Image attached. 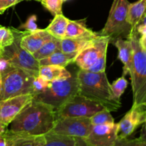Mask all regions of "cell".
<instances>
[{
	"mask_svg": "<svg viewBox=\"0 0 146 146\" xmlns=\"http://www.w3.org/2000/svg\"><path fill=\"white\" fill-rule=\"evenodd\" d=\"M56 120L51 106L32 100L10 123V131L32 135H44L53 129Z\"/></svg>",
	"mask_w": 146,
	"mask_h": 146,
	"instance_id": "6da1fadb",
	"label": "cell"
},
{
	"mask_svg": "<svg viewBox=\"0 0 146 146\" xmlns=\"http://www.w3.org/2000/svg\"><path fill=\"white\" fill-rule=\"evenodd\" d=\"M76 75L78 94L101 104L111 112L118 111L121 108V103L114 96L105 71L94 73L79 69Z\"/></svg>",
	"mask_w": 146,
	"mask_h": 146,
	"instance_id": "7a4b0ae2",
	"label": "cell"
},
{
	"mask_svg": "<svg viewBox=\"0 0 146 146\" xmlns=\"http://www.w3.org/2000/svg\"><path fill=\"white\" fill-rule=\"evenodd\" d=\"M139 36L136 30H132L128 37L133 47L132 67L129 75L133 91V106H146V53L140 46Z\"/></svg>",
	"mask_w": 146,
	"mask_h": 146,
	"instance_id": "3957f363",
	"label": "cell"
},
{
	"mask_svg": "<svg viewBox=\"0 0 146 146\" xmlns=\"http://www.w3.org/2000/svg\"><path fill=\"white\" fill-rule=\"evenodd\" d=\"M78 93V82L76 74L69 78L51 81L48 88L44 92L34 96L33 100L48 104L57 111Z\"/></svg>",
	"mask_w": 146,
	"mask_h": 146,
	"instance_id": "277c9868",
	"label": "cell"
},
{
	"mask_svg": "<svg viewBox=\"0 0 146 146\" xmlns=\"http://www.w3.org/2000/svg\"><path fill=\"white\" fill-rule=\"evenodd\" d=\"M130 4L128 0H113L106 23L98 35L108 36L110 43L120 38H128L132 31L128 21Z\"/></svg>",
	"mask_w": 146,
	"mask_h": 146,
	"instance_id": "5b68a950",
	"label": "cell"
},
{
	"mask_svg": "<svg viewBox=\"0 0 146 146\" xmlns=\"http://www.w3.org/2000/svg\"><path fill=\"white\" fill-rule=\"evenodd\" d=\"M1 78L0 101L19 96L33 94V82L35 76L27 71L10 66L1 72Z\"/></svg>",
	"mask_w": 146,
	"mask_h": 146,
	"instance_id": "8992f818",
	"label": "cell"
},
{
	"mask_svg": "<svg viewBox=\"0 0 146 146\" xmlns=\"http://www.w3.org/2000/svg\"><path fill=\"white\" fill-rule=\"evenodd\" d=\"M14 34V42L4 47L0 56L5 58L11 66L21 68L35 77L38 76L40 65L31 54L21 46V38L26 31H21L13 28Z\"/></svg>",
	"mask_w": 146,
	"mask_h": 146,
	"instance_id": "52a82bcc",
	"label": "cell"
},
{
	"mask_svg": "<svg viewBox=\"0 0 146 146\" xmlns=\"http://www.w3.org/2000/svg\"><path fill=\"white\" fill-rule=\"evenodd\" d=\"M106 108L104 106L84 96L76 94L56 111V118L60 117L89 118Z\"/></svg>",
	"mask_w": 146,
	"mask_h": 146,
	"instance_id": "ba28073f",
	"label": "cell"
},
{
	"mask_svg": "<svg viewBox=\"0 0 146 146\" xmlns=\"http://www.w3.org/2000/svg\"><path fill=\"white\" fill-rule=\"evenodd\" d=\"M92 128L89 118L60 117L56 118L51 132L73 138H86Z\"/></svg>",
	"mask_w": 146,
	"mask_h": 146,
	"instance_id": "9c48e42d",
	"label": "cell"
},
{
	"mask_svg": "<svg viewBox=\"0 0 146 146\" xmlns=\"http://www.w3.org/2000/svg\"><path fill=\"white\" fill-rule=\"evenodd\" d=\"M109 43L110 39L108 36L98 35L88 46L78 53L74 63L79 69L88 70L101 56L107 54Z\"/></svg>",
	"mask_w": 146,
	"mask_h": 146,
	"instance_id": "30bf717a",
	"label": "cell"
},
{
	"mask_svg": "<svg viewBox=\"0 0 146 146\" xmlns=\"http://www.w3.org/2000/svg\"><path fill=\"white\" fill-rule=\"evenodd\" d=\"M146 118V106H132L123 118L117 123V139L128 138L142 125Z\"/></svg>",
	"mask_w": 146,
	"mask_h": 146,
	"instance_id": "8fae6325",
	"label": "cell"
},
{
	"mask_svg": "<svg viewBox=\"0 0 146 146\" xmlns=\"http://www.w3.org/2000/svg\"><path fill=\"white\" fill-rule=\"evenodd\" d=\"M33 97V94H27L0 101V124L7 128L21 110L32 101Z\"/></svg>",
	"mask_w": 146,
	"mask_h": 146,
	"instance_id": "7c38bea8",
	"label": "cell"
},
{
	"mask_svg": "<svg viewBox=\"0 0 146 146\" xmlns=\"http://www.w3.org/2000/svg\"><path fill=\"white\" fill-rule=\"evenodd\" d=\"M85 139L92 146H113L117 140V123L93 125Z\"/></svg>",
	"mask_w": 146,
	"mask_h": 146,
	"instance_id": "4fadbf2b",
	"label": "cell"
},
{
	"mask_svg": "<svg viewBox=\"0 0 146 146\" xmlns=\"http://www.w3.org/2000/svg\"><path fill=\"white\" fill-rule=\"evenodd\" d=\"M54 37L48 34L46 29H39L31 32L26 31L21 38V46L24 49L33 54L38 51L46 42L52 39Z\"/></svg>",
	"mask_w": 146,
	"mask_h": 146,
	"instance_id": "5bb4252c",
	"label": "cell"
},
{
	"mask_svg": "<svg viewBox=\"0 0 146 146\" xmlns=\"http://www.w3.org/2000/svg\"><path fill=\"white\" fill-rule=\"evenodd\" d=\"M6 146H44V135H32L16 133L7 129L4 134Z\"/></svg>",
	"mask_w": 146,
	"mask_h": 146,
	"instance_id": "9a60e30c",
	"label": "cell"
},
{
	"mask_svg": "<svg viewBox=\"0 0 146 146\" xmlns=\"http://www.w3.org/2000/svg\"><path fill=\"white\" fill-rule=\"evenodd\" d=\"M113 44L118 48V58L123 64V76L129 75L132 67L133 61V47L129 38H120L115 40Z\"/></svg>",
	"mask_w": 146,
	"mask_h": 146,
	"instance_id": "2e32d148",
	"label": "cell"
},
{
	"mask_svg": "<svg viewBox=\"0 0 146 146\" xmlns=\"http://www.w3.org/2000/svg\"><path fill=\"white\" fill-rule=\"evenodd\" d=\"M90 29L87 28L85 21H68L66 27L65 38H78V39H94L98 36Z\"/></svg>",
	"mask_w": 146,
	"mask_h": 146,
	"instance_id": "e0dca14e",
	"label": "cell"
},
{
	"mask_svg": "<svg viewBox=\"0 0 146 146\" xmlns=\"http://www.w3.org/2000/svg\"><path fill=\"white\" fill-rule=\"evenodd\" d=\"M71 75L72 74L65 67L54 65L41 66L38 72V76L48 82L69 78Z\"/></svg>",
	"mask_w": 146,
	"mask_h": 146,
	"instance_id": "ac0fdd59",
	"label": "cell"
},
{
	"mask_svg": "<svg viewBox=\"0 0 146 146\" xmlns=\"http://www.w3.org/2000/svg\"><path fill=\"white\" fill-rule=\"evenodd\" d=\"M77 55L78 54H67L61 50H58L47 58L40 60L38 63L40 66L44 65H54L65 67L70 64L74 63Z\"/></svg>",
	"mask_w": 146,
	"mask_h": 146,
	"instance_id": "d6986e66",
	"label": "cell"
},
{
	"mask_svg": "<svg viewBox=\"0 0 146 146\" xmlns=\"http://www.w3.org/2000/svg\"><path fill=\"white\" fill-rule=\"evenodd\" d=\"M69 19L64 17V14H57L54 16V19L49 25L45 29L46 31L51 34L54 38L63 39L65 38L66 27Z\"/></svg>",
	"mask_w": 146,
	"mask_h": 146,
	"instance_id": "ffe728a7",
	"label": "cell"
},
{
	"mask_svg": "<svg viewBox=\"0 0 146 146\" xmlns=\"http://www.w3.org/2000/svg\"><path fill=\"white\" fill-rule=\"evenodd\" d=\"M93 39L64 38L60 40V50L67 54H76L88 46Z\"/></svg>",
	"mask_w": 146,
	"mask_h": 146,
	"instance_id": "44dd1931",
	"label": "cell"
},
{
	"mask_svg": "<svg viewBox=\"0 0 146 146\" xmlns=\"http://www.w3.org/2000/svg\"><path fill=\"white\" fill-rule=\"evenodd\" d=\"M146 9V0H138L130 4L128 8V21L132 30H135Z\"/></svg>",
	"mask_w": 146,
	"mask_h": 146,
	"instance_id": "7402d4cb",
	"label": "cell"
},
{
	"mask_svg": "<svg viewBox=\"0 0 146 146\" xmlns=\"http://www.w3.org/2000/svg\"><path fill=\"white\" fill-rule=\"evenodd\" d=\"M45 143L44 146H74L76 143L75 138L59 135L52 132H48L44 135Z\"/></svg>",
	"mask_w": 146,
	"mask_h": 146,
	"instance_id": "603a6c76",
	"label": "cell"
},
{
	"mask_svg": "<svg viewBox=\"0 0 146 146\" xmlns=\"http://www.w3.org/2000/svg\"><path fill=\"white\" fill-rule=\"evenodd\" d=\"M60 50V39L53 38L46 42L39 49L32 54L33 56L39 61L44 58H47L55 51Z\"/></svg>",
	"mask_w": 146,
	"mask_h": 146,
	"instance_id": "cb8c5ba5",
	"label": "cell"
},
{
	"mask_svg": "<svg viewBox=\"0 0 146 146\" xmlns=\"http://www.w3.org/2000/svg\"><path fill=\"white\" fill-rule=\"evenodd\" d=\"M91 123L93 125H106V124L113 123L114 118L111 114V111L106 108L101 110V111L96 113L91 118Z\"/></svg>",
	"mask_w": 146,
	"mask_h": 146,
	"instance_id": "d4e9b609",
	"label": "cell"
},
{
	"mask_svg": "<svg viewBox=\"0 0 146 146\" xmlns=\"http://www.w3.org/2000/svg\"><path fill=\"white\" fill-rule=\"evenodd\" d=\"M14 40L12 27H5L0 25V47L4 48L11 45Z\"/></svg>",
	"mask_w": 146,
	"mask_h": 146,
	"instance_id": "484cf974",
	"label": "cell"
},
{
	"mask_svg": "<svg viewBox=\"0 0 146 146\" xmlns=\"http://www.w3.org/2000/svg\"><path fill=\"white\" fill-rule=\"evenodd\" d=\"M128 84V81L125 79V76H123L121 78H118L112 84H111V90H112L113 94L116 99L120 100L121 96L126 89Z\"/></svg>",
	"mask_w": 146,
	"mask_h": 146,
	"instance_id": "4316f807",
	"label": "cell"
},
{
	"mask_svg": "<svg viewBox=\"0 0 146 146\" xmlns=\"http://www.w3.org/2000/svg\"><path fill=\"white\" fill-rule=\"evenodd\" d=\"M40 2L52 15L62 14L63 0H41Z\"/></svg>",
	"mask_w": 146,
	"mask_h": 146,
	"instance_id": "83f0119b",
	"label": "cell"
},
{
	"mask_svg": "<svg viewBox=\"0 0 146 146\" xmlns=\"http://www.w3.org/2000/svg\"><path fill=\"white\" fill-rule=\"evenodd\" d=\"M48 83L49 82L45 81L40 76L35 77L33 82V96L44 92L48 88Z\"/></svg>",
	"mask_w": 146,
	"mask_h": 146,
	"instance_id": "f1b7e54d",
	"label": "cell"
},
{
	"mask_svg": "<svg viewBox=\"0 0 146 146\" xmlns=\"http://www.w3.org/2000/svg\"><path fill=\"white\" fill-rule=\"evenodd\" d=\"M113 146H146V141L138 138L128 139V138L117 139Z\"/></svg>",
	"mask_w": 146,
	"mask_h": 146,
	"instance_id": "f546056e",
	"label": "cell"
},
{
	"mask_svg": "<svg viewBox=\"0 0 146 146\" xmlns=\"http://www.w3.org/2000/svg\"><path fill=\"white\" fill-rule=\"evenodd\" d=\"M106 54L101 56L96 61V62L86 71L94 73L104 72L106 70Z\"/></svg>",
	"mask_w": 146,
	"mask_h": 146,
	"instance_id": "4dcf8cb0",
	"label": "cell"
},
{
	"mask_svg": "<svg viewBox=\"0 0 146 146\" xmlns=\"http://www.w3.org/2000/svg\"><path fill=\"white\" fill-rule=\"evenodd\" d=\"M36 20L37 17L36 15H31L28 18L24 24H21L20 26V28L24 29L26 31H29V32H31V31H36L38 29V27L36 24Z\"/></svg>",
	"mask_w": 146,
	"mask_h": 146,
	"instance_id": "1f68e13d",
	"label": "cell"
},
{
	"mask_svg": "<svg viewBox=\"0 0 146 146\" xmlns=\"http://www.w3.org/2000/svg\"><path fill=\"white\" fill-rule=\"evenodd\" d=\"M23 1L26 0H0V14H3L9 7H14Z\"/></svg>",
	"mask_w": 146,
	"mask_h": 146,
	"instance_id": "d6a6232c",
	"label": "cell"
},
{
	"mask_svg": "<svg viewBox=\"0 0 146 146\" xmlns=\"http://www.w3.org/2000/svg\"><path fill=\"white\" fill-rule=\"evenodd\" d=\"M138 42H139V45L143 51L146 53V34L139 36Z\"/></svg>",
	"mask_w": 146,
	"mask_h": 146,
	"instance_id": "836d02e7",
	"label": "cell"
},
{
	"mask_svg": "<svg viewBox=\"0 0 146 146\" xmlns=\"http://www.w3.org/2000/svg\"><path fill=\"white\" fill-rule=\"evenodd\" d=\"M76 143L74 146H92L85 138H75Z\"/></svg>",
	"mask_w": 146,
	"mask_h": 146,
	"instance_id": "e575fe53",
	"label": "cell"
},
{
	"mask_svg": "<svg viewBox=\"0 0 146 146\" xmlns=\"http://www.w3.org/2000/svg\"><path fill=\"white\" fill-rule=\"evenodd\" d=\"M143 126L141 131V135H140L139 138L143 140V141H146V118L143 123L142 124Z\"/></svg>",
	"mask_w": 146,
	"mask_h": 146,
	"instance_id": "d590c367",
	"label": "cell"
},
{
	"mask_svg": "<svg viewBox=\"0 0 146 146\" xmlns=\"http://www.w3.org/2000/svg\"><path fill=\"white\" fill-rule=\"evenodd\" d=\"M135 30H136V31L139 35H143V34H146V24H139L136 27Z\"/></svg>",
	"mask_w": 146,
	"mask_h": 146,
	"instance_id": "8d00e7d4",
	"label": "cell"
},
{
	"mask_svg": "<svg viewBox=\"0 0 146 146\" xmlns=\"http://www.w3.org/2000/svg\"><path fill=\"white\" fill-rule=\"evenodd\" d=\"M146 24V9H145V12H144L142 18H141V20H140V21H139V23H138V25H139V24Z\"/></svg>",
	"mask_w": 146,
	"mask_h": 146,
	"instance_id": "74e56055",
	"label": "cell"
},
{
	"mask_svg": "<svg viewBox=\"0 0 146 146\" xmlns=\"http://www.w3.org/2000/svg\"><path fill=\"white\" fill-rule=\"evenodd\" d=\"M7 130V128H4V126H2V125L0 124V137H2L3 135H4V133L6 132Z\"/></svg>",
	"mask_w": 146,
	"mask_h": 146,
	"instance_id": "f35d334b",
	"label": "cell"
},
{
	"mask_svg": "<svg viewBox=\"0 0 146 146\" xmlns=\"http://www.w3.org/2000/svg\"><path fill=\"white\" fill-rule=\"evenodd\" d=\"M0 146H6V141L4 136L0 137Z\"/></svg>",
	"mask_w": 146,
	"mask_h": 146,
	"instance_id": "ab89813d",
	"label": "cell"
},
{
	"mask_svg": "<svg viewBox=\"0 0 146 146\" xmlns=\"http://www.w3.org/2000/svg\"><path fill=\"white\" fill-rule=\"evenodd\" d=\"M1 86H2V78H1V73L0 71V93H1Z\"/></svg>",
	"mask_w": 146,
	"mask_h": 146,
	"instance_id": "60d3db41",
	"label": "cell"
},
{
	"mask_svg": "<svg viewBox=\"0 0 146 146\" xmlns=\"http://www.w3.org/2000/svg\"><path fill=\"white\" fill-rule=\"evenodd\" d=\"M3 48H1V47H0V54H1V51H2V50H3Z\"/></svg>",
	"mask_w": 146,
	"mask_h": 146,
	"instance_id": "b9f144b4",
	"label": "cell"
},
{
	"mask_svg": "<svg viewBox=\"0 0 146 146\" xmlns=\"http://www.w3.org/2000/svg\"><path fill=\"white\" fill-rule=\"evenodd\" d=\"M68 0H63V2H65V1H67Z\"/></svg>",
	"mask_w": 146,
	"mask_h": 146,
	"instance_id": "7bdbcfd3",
	"label": "cell"
},
{
	"mask_svg": "<svg viewBox=\"0 0 146 146\" xmlns=\"http://www.w3.org/2000/svg\"><path fill=\"white\" fill-rule=\"evenodd\" d=\"M34 1H39V2H40V1H41V0H34Z\"/></svg>",
	"mask_w": 146,
	"mask_h": 146,
	"instance_id": "ee69618b",
	"label": "cell"
}]
</instances>
